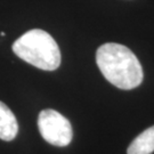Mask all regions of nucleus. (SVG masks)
I'll return each mask as SVG.
<instances>
[{
	"label": "nucleus",
	"instance_id": "obj_1",
	"mask_svg": "<svg viewBox=\"0 0 154 154\" xmlns=\"http://www.w3.org/2000/svg\"><path fill=\"white\" fill-rule=\"evenodd\" d=\"M96 63L105 79L118 88L134 89L143 81V67L136 55L123 45H102L96 53Z\"/></svg>",
	"mask_w": 154,
	"mask_h": 154
},
{
	"label": "nucleus",
	"instance_id": "obj_2",
	"mask_svg": "<svg viewBox=\"0 0 154 154\" xmlns=\"http://www.w3.org/2000/svg\"><path fill=\"white\" fill-rule=\"evenodd\" d=\"M13 51L21 60L45 71H55L61 65V50L48 32L33 29L13 44Z\"/></svg>",
	"mask_w": 154,
	"mask_h": 154
},
{
	"label": "nucleus",
	"instance_id": "obj_3",
	"mask_svg": "<svg viewBox=\"0 0 154 154\" xmlns=\"http://www.w3.org/2000/svg\"><path fill=\"white\" fill-rule=\"evenodd\" d=\"M38 128L45 140L55 146H67L73 137L70 121L61 113L51 109L40 112Z\"/></svg>",
	"mask_w": 154,
	"mask_h": 154
},
{
	"label": "nucleus",
	"instance_id": "obj_4",
	"mask_svg": "<svg viewBox=\"0 0 154 154\" xmlns=\"http://www.w3.org/2000/svg\"><path fill=\"white\" fill-rule=\"evenodd\" d=\"M18 123L11 109L0 102V139L11 142L17 136Z\"/></svg>",
	"mask_w": 154,
	"mask_h": 154
},
{
	"label": "nucleus",
	"instance_id": "obj_5",
	"mask_svg": "<svg viewBox=\"0 0 154 154\" xmlns=\"http://www.w3.org/2000/svg\"><path fill=\"white\" fill-rule=\"evenodd\" d=\"M154 152V126L144 130L132 140L127 149L128 154H151Z\"/></svg>",
	"mask_w": 154,
	"mask_h": 154
}]
</instances>
